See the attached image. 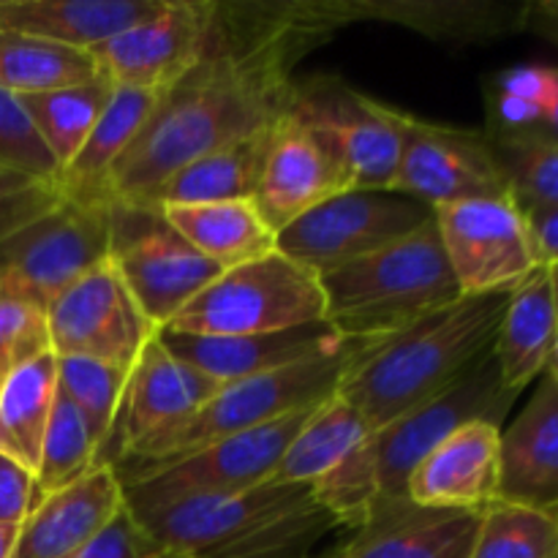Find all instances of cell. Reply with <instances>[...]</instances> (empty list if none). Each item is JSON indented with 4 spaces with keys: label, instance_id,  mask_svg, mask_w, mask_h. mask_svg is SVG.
<instances>
[{
    "label": "cell",
    "instance_id": "cell-1",
    "mask_svg": "<svg viewBox=\"0 0 558 558\" xmlns=\"http://www.w3.org/2000/svg\"><path fill=\"white\" fill-rule=\"evenodd\" d=\"M316 47L259 3H216L210 49L158 98L107 178V202H145L178 169L267 129L292 104V65Z\"/></svg>",
    "mask_w": 558,
    "mask_h": 558
},
{
    "label": "cell",
    "instance_id": "cell-2",
    "mask_svg": "<svg viewBox=\"0 0 558 558\" xmlns=\"http://www.w3.org/2000/svg\"><path fill=\"white\" fill-rule=\"evenodd\" d=\"M510 294L461 298L396 336L368 343L343 374L338 396L371 434L434 401L494 354Z\"/></svg>",
    "mask_w": 558,
    "mask_h": 558
},
{
    "label": "cell",
    "instance_id": "cell-3",
    "mask_svg": "<svg viewBox=\"0 0 558 558\" xmlns=\"http://www.w3.org/2000/svg\"><path fill=\"white\" fill-rule=\"evenodd\" d=\"M518 392L507 390L494 354L434 401L374 430L347 461L314 485L341 526L357 529L379 501L407 499V483L434 447L469 423H505Z\"/></svg>",
    "mask_w": 558,
    "mask_h": 558
},
{
    "label": "cell",
    "instance_id": "cell-4",
    "mask_svg": "<svg viewBox=\"0 0 558 558\" xmlns=\"http://www.w3.org/2000/svg\"><path fill=\"white\" fill-rule=\"evenodd\" d=\"M131 512L161 554L194 558H305L341 526L314 485L287 483Z\"/></svg>",
    "mask_w": 558,
    "mask_h": 558
},
{
    "label": "cell",
    "instance_id": "cell-5",
    "mask_svg": "<svg viewBox=\"0 0 558 558\" xmlns=\"http://www.w3.org/2000/svg\"><path fill=\"white\" fill-rule=\"evenodd\" d=\"M319 283L327 325L365 343L396 336L461 300L436 218L365 259L325 272Z\"/></svg>",
    "mask_w": 558,
    "mask_h": 558
},
{
    "label": "cell",
    "instance_id": "cell-6",
    "mask_svg": "<svg viewBox=\"0 0 558 558\" xmlns=\"http://www.w3.org/2000/svg\"><path fill=\"white\" fill-rule=\"evenodd\" d=\"M365 347H368L365 341H352L332 354H322V357L270 371V374L229 381L180 428L169 430L167 436L150 441L134 456L123 458L114 472L118 477H125V474L142 472V469L161 466V463L202 450L218 439L262 428V425L289 417L300 409L319 407L322 401L336 396L343 374L352 368Z\"/></svg>",
    "mask_w": 558,
    "mask_h": 558
},
{
    "label": "cell",
    "instance_id": "cell-7",
    "mask_svg": "<svg viewBox=\"0 0 558 558\" xmlns=\"http://www.w3.org/2000/svg\"><path fill=\"white\" fill-rule=\"evenodd\" d=\"M325 322L319 278L281 251L223 270L167 330L191 336H262ZM163 330V327H161Z\"/></svg>",
    "mask_w": 558,
    "mask_h": 558
},
{
    "label": "cell",
    "instance_id": "cell-8",
    "mask_svg": "<svg viewBox=\"0 0 558 558\" xmlns=\"http://www.w3.org/2000/svg\"><path fill=\"white\" fill-rule=\"evenodd\" d=\"M107 259L156 330L223 272L191 248L158 207L142 202H109Z\"/></svg>",
    "mask_w": 558,
    "mask_h": 558
},
{
    "label": "cell",
    "instance_id": "cell-9",
    "mask_svg": "<svg viewBox=\"0 0 558 558\" xmlns=\"http://www.w3.org/2000/svg\"><path fill=\"white\" fill-rule=\"evenodd\" d=\"M434 221V207L396 189H349L276 234V248L316 278L365 259Z\"/></svg>",
    "mask_w": 558,
    "mask_h": 558
},
{
    "label": "cell",
    "instance_id": "cell-10",
    "mask_svg": "<svg viewBox=\"0 0 558 558\" xmlns=\"http://www.w3.org/2000/svg\"><path fill=\"white\" fill-rule=\"evenodd\" d=\"M314 409H300L289 417L218 439L161 466L125 474L120 477L125 505L129 510H150L199 496L240 494L270 483L283 452Z\"/></svg>",
    "mask_w": 558,
    "mask_h": 558
},
{
    "label": "cell",
    "instance_id": "cell-11",
    "mask_svg": "<svg viewBox=\"0 0 558 558\" xmlns=\"http://www.w3.org/2000/svg\"><path fill=\"white\" fill-rule=\"evenodd\" d=\"M109 202L65 199L0 240V292L47 311L71 283L107 262Z\"/></svg>",
    "mask_w": 558,
    "mask_h": 558
},
{
    "label": "cell",
    "instance_id": "cell-12",
    "mask_svg": "<svg viewBox=\"0 0 558 558\" xmlns=\"http://www.w3.org/2000/svg\"><path fill=\"white\" fill-rule=\"evenodd\" d=\"M434 218L461 298L515 292L539 267L526 218L510 196L436 207Z\"/></svg>",
    "mask_w": 558,
    "mask_h": 558
},
{
    "label": "cell",
    "instance_id": "cell-13",
    "mask_svg": "<svg viewBox=\"0 0 558 558\" xmlns=\"http://www.w3.org/2000/svg\"><path fill=\"white\" fill-rule=\"evenodd\" d=\"M47 332L54 357H87L131 371L156 327L107 259L49 305Z\"/></svg>",
    "mask_w": 558,
    "mask_h": 558
},
{
    "label": "cell",
    "instance_id": "cell-14",
    "mask_svg": "<svg viewBox=\"0 0 558 558\" xmlns=\"http://www.w3.org/2000/svg\"><path fill=\"white\" fill-rule=\"evenodd\" d=\"M216 0H167L158 14L90 49L96 71L112 87L167 93L207 54Z\"/></svg>",
    "mask_w": 558,
    "mask_h": 558
},
{
    "label": "cell",
    "instance_id": "cell-15",
    "mask_svg": "<svg viewBox=\"0 0 558 558\" xmlns=\"http://www.w3.org/2000/svg\"><path fill=\"white\" fill-rule=\"evenodd\" d=\"M352 189V172L332 136L292 107L270 129L254 205L272 232H281L322 202Z\"/></svg>",
    "mask_w": 558,
    "mask_h": 558
},
{
    "label": "cell",
    "instance_id": "cell-16",
    "mask_svg": "<svg viewBox=\"0 0 558 558\" xmlns=\"http://www.w3.org/2000/svg\"><path fill=\"white\" fill-rule=\"evenodd\" d=\"M289 107L332 136L352 172V189H392L401 163L403 112L332 76L294 82Z\"/></svg>",
    "mask_w": 558,
    "mask_h": 558
},
{
    "label": "cell",
    "instance_id": "cell-17",
    "mask_svg": "<svg viewBox=\"0 0 558 558\" xmlns=\"http://www.w3.org/2000/svg\"><path fill=\"white\" fill-rule=\"evenodd\" d=\"M392 189L445 207L469 199L510 196L488 136L480 131L425 123L403 112L401 163Z\"/></svg>",
    "mask_w": 558,
    "mask_h": 558
},
{
    "label": "cell",
    "instance_id": "cell-18",
    "mask_svg": "<svg viewBox=\"0 0 558 558\" xmlns=\"http://www.w3.org/2000/svg\"><path fill=\"white\" fill-rule=\"evenodd\" d=\"M158 332V330H156ZM223 385L174 357L158 336L147 341L125 381L123 403L109 441L98 456V466H118L150 441L180 428L199 412Z\"/></svg>",
    "mask_w": 558,
    "mask_h": 558
},
{
    "label": "cell",
    "instance_id": "cell-19",
    "mask_svg": "<svg viewBox=\"0 0 558 558\" xmlns=\"http://www.w3.org/2000/svg\"><path fill=\"white\" fill-rule=\"evenodd\" d=\"M156 336L174 357L194 365L218 385L289 368L352 343L349 338L338 336L327 322L281 332H262V336H191L167 327Z\"/></svg>",
    "mask_w": 558,
    "mask_h": 558
},
{
    "label": "cell",
    "instance_id": "cell-20",
    "mask_svg": "<svg viewBox=\"0 0 558 558\" xmlns=\"http://www.w3.org/2000/svg\"><path fill=\"white\" fill-rule=\"evenodd\" d=\"M485 512L379 501L330 558H472Z\"/></svg>",
    "mask_w": 558,
    "mask_h": 558
},
{
    "label": "cell",
    "instance_id": "cell-21",
    "mask_svg": "<svg viewBox=\"0 0 558 558\" xmlns=\"http://www.w3.org/2000/svg\"><path fill=\"white\" fill-rule=\"evenodd\" d=\"M501 428L469 423L425 456L407 483V499L430 510L485 512L499 501Z\"/></svg>",
    "mask_w": 558,
    "mask_h": 558
},
{
    "label": "cell",
    "instance_id": "cell-22",
    "mask_svg": "<svg viewBox=\"0 0 558 558\" xmlns=\"http://www.w3.org/2000/svg\"><path fill=\"white\" fill-rule=\"evenodd\" d=\"M125 507L114 466H96L76 483L41 496L16 534L14 558H65L104 532Z\"/></svg>",
    "mask_w": 558,
    "mask_h": 558
},
{
    "label": "cell",
    "instance_id": "cell-23",
    "mask_svg": "<svg viewBox=\"0 0 558 558\" xmlns=\"http://www.w3.org/2000/svg\"><path fill=\"white\" fill-rule=\"evenodd\" d=\"M499 501L558 507V374L545 371L523 412L501 430Z\"/></svg>",
    "mask_w": 558,
    "mask_h": 558
},
{
    "label": "cell",
    "instance_id": "cell-24",
    "mask_svg": "<svg viewBox=\"0 0 558 558\" xmlns=\"http://www.w3.org/2000/svg\"><path fill=\"white\" fill-rule=\"evenodd\" d=\"M167 0H0V27L90 52L163 9Z\"/></svg>",
    "mask_w": 558,
    "mask_h": 558
},
{
    "label": "cell",
    "instance_id": "cell-25",
    "mask_svg": "<svg viewBox=\"0 0 558 558\" xmlns=\"http://www.w3.org/2000/svg\"><path fill=\"white\" fill-rule=\"evenodd\" d=\"M556 347L558 311L554 281L548 267H537L510 294L496 336L494 357L507 390L521 396L537 376L548 371Z\"/></svg>",
    "mask_w": 558,
    "mask_h": 558
},
{
    "label": "cell",
    "instance_id": "cell-26",
    "mask_svg": "<svg viewBox=\"0 0 558 558\" xmlns=\"http://www.w3.org/2000/svg\"><path fill=\"white\" fill-rule=\"evenodd\" d=\"M526 3L512 0H357L360 20L412 27L450 44H483L523 27Z\"/></svg>",
    "mask_w": 558,
    "mask_h": 558
},
{
    "label": "cell",
    "instance_id": "cell-27",
    "mask_svg": "<svg viewBox=\"0 0 558 558\" xmlns=\"http://www.w3.org/2000/svg\"><path fill=\"white\" fill-rule=\"evenodd\" d=\"M158 210L191 248L221 270H232L276 251V232L251 199L163 205Z\"/></svg>",
    "mask_w": 558,
    "mask_h": 558
},
{
    "label": "cell",
    "instance_id": "cell-28",
    "mask_svg": "<svg viewBox=\"0 0 558 558\" xmlns=\"http://www.w3.org/2000/svg\"><path fill=\"white\" fill-rule=\"evenodd\" d=\"M161 96L114 87L107 109L96 120L87 140L82 142L80 153L60 169L58 189L65 199L107 202L104 189H107L109 172L136 140Z\"/></svg>",
    "mask_w": 558,
    "mask_h": 558
},
{
    "label": "cell",
    "instance_id": "cell-29",
    "mask_svg": "<svg viewBox=\"0 0 558 558\" xmlns=\"http://www.w3.org/2000/svg\"><path fill=\"white\" fill-rule=\"evenodd\" d=\"M276 123V120H272ZM256 131L234 145L202 156L189 167L178 169L169 180H163L142 205H207V202H254L259 185L262 167H265L270 129Z\"/></svg>",
    "mask_w": 558,
    "mask_h": 558
},
{
    "label": "cell",
    "instance_id": "cell-30",
    "mask_svg": "<svg viewBox=\"0 0 558 558\" xmlns=\"http://www.w3.org/2000/svg\"><path fill=\"white\" fill-rule=\"evenodd\" d=\"M58 396V357L52 352L16 368L0 385V452L36 474L44 434Z\"/></svg>",
    "mask_w": 558,
    "mask_h": 558
},
{
    "label": "cell",
    "instance_id": "cell-31",
    "mask_svg": "<svg viewBox=\"0 0 558 558\" xmlns=\"http://www.w3.org/2000/svg\"><path fill=\"white\" fill-rule=\"evenodd\" d=\"M368 436L371 428L365 420L336 392L308 414L270 483L316 485L341 466Z\"/></svg>",
    "mask_w": 558,
    "mask_h": 558
},
{
    "label": "cell",
    "instance_id": "cell-32",
    "mask_svg": "<svg viewBox=\"0 0 558 558\" xmlns=\"http://www.w3.org/2000/svg\"><path fill=\"white\" fill-rule=\"evenodd\" d=\"M112 93L114 87L98 74L96 80L82 82V85L20 96L33 129L58 161V169H63L80 153L82 142L87 140L96 120L107 109Z\"/></svg>",
    "mask_w": 558,
    "mask_h": 558
},
{
    "label": "cell",
    "instance_id": "cell-33",
    "mask_svg": "<svg viewBox=\"0 0 558 558\" xmlns=\"http://www.w3.org/2000/svg\"><path fill=\"white\" fill-rule=\"evenodd\" d=\"M96 76V63L87 52L0 27V90L27 96L82 85Z\"/></svg>",
    "mask_w": 558,
    "mask_h": 558
},
{
    "label": "cell",
    "instance_id": "cell-34",
    "mask_svg": "<svg viewBox=\"0 0 558 558\" xmlns=\"http://www.w3.org/2000/svg\"><path fill=\"white\" fill-rule=\"evenodd\" d=\"M521 210L558 205V142L534 131H485Z\"/></svg>",
    "mask_w": 558,
    "mask_h": 558
},
{
    "label": "cell",
    "instance_id": "cell-35",
    "mask_svg": "<svg viewBox=\"0 0 558 558\" xmlns=\"http://www.w3.org/2000/svg\"><path fill=\"white\" fill-rule=\"evenodd\" d=\"M98 466V441L80 409L58 390L36 469L38 499L76 483Z\"/></svg>",
    "mask_w": 558,
    "mask_h": 558
},
{
    "label": "cell",
    "instance_id": "cell-36",
    "mask_svg": "<svg viewBox=\"0 0 558 558\" xmlns=\"http://www.w3.org/2000/svg\"><path fill=\"white\" fill-rule=\"evenodd\" d=\"M472 558H558L556 515L496 501L485 510Z\"/></svg>",
    "mask_w": 558,
    "mask_h": 558
},
{
    "label": "cell",
    "instance_id": "cell-37",
    "mask_svg": "<svg viewBox=\"0 0 558 558\" xmlns=\"http://www.w3.org/2000/svg\"><path fill=\"white\" fill-rule=\"evenodd\" d=\"M131 371L87 357H58V390L74 403L98 441V456L109 441L123 403Z\"/></svg>",
    "mask_w": 558,
    "mask_h": 558
},
{
    "label": "cell",
    "instance_id": "cell-38",
    "mask_svg": "<svg viewBox=\"0 0 558 558\" xmlns=\"http://www.w3.org/2000/svg\"><path fill=\"white\" fill-rule=\"evenodd\" d=\"M0 169L58 183V161L33 129L20 96L0 90Z\"/></svg>",
    "mask_w": 558,
    "mask_h": 558
},
{
    "label": "cell",
    "instance_id": "cell-39",
    "mask_svg": "<svg viewBox=\"0 0 558 558\" xmlns=\"http://www.w3.org/2000/svg\"><path fill=\"white\" fill-rule=\"evenodd\" d=\"M44 352H49L47 311L20 294L0 292V385Z\"/></svg>",
    "mask_w": 558,
    "mask_h": 558
},
{
    "label": "cell",
    "instance_id": "cell-40",
    "mask_svg": "<svg viewBox=\"0 0 558 558\" xmlns=\"http://www.w3.org/2000/svg\"><path fill=\"white\" fill-rule=\"evenodd\" d=\"M63 202L58 183L0 169V240Z\"/></svg>",
    "mask_w": 558,
    "mask_h": 558
},
{
    "label": "cell",
    "instance_id": "cell-41",
    "mask_svg": "<svg viewBox=\"0 0 558 558\" xmlns=\"http://www.w3.org/2000/svg\"><path fill=\"white\" fill-rule=\"evenodd\" d=\"M161 548L153 543L150 534L142 529V523L136 521L134 512L129 510V505L118 512L112 523L104 529L98 537H93L90 543L82 545L80 550H74L65 558H158Z\"/></svg>",
    "mask_w": 558,
    "mask_h": 558
},
{
    "label": "cell",
    "instance_id": "cell-42",
    "mask_svg": "<svg viewBox=\"0 0 558 558\" xmlns=\"http://www.w3.org/2000/svg\"><path fill=\"white\" fill-rule=\"evenodd\" d=\"M36 501V474L0 452V526H22Z\"/></svg>",
    "mask_w": 558,
    "mask_h": 558
},
{
    "label": "cell",
    "instance_id": "cell-43",
    "mask_svg": "<svg viewBox=\"0 0 558 558\" xmlns=\"http://www.w3.org/2000/svg\"><path fill=\"white\" fill-rule=\"evenodd\" d=\"M539 267H558V205L521 210Z\"/></svg>",
    "mask_w": 558,
    "mask_h": 558
},
{
    "label": "cell",
    "instance_id": "cell-44",
    "mask_svg": "<svg viewBox=\"0 0 558 558\" xmlns=\"http://www.w3.org/2000/svg\"><path fill=\"white\" fill-rule=\"evenodd\" d=\"M521 31H532L534 36L548 38L550 44L558 47V0H532V3H526Z\"/></svg>",
    "mask_w": 558,
    "mask_h": 558
},
{
    "label": "cell",
    "instance_id": "cell-45",
    "mask_svg": "<svg viewBox=\"0 0 558 558\" xmlns=\"http://www.w3.org/2000/svg\"><path fill=\"white\" fill-rule=\"evenodd\" d=\"M532 131H534V134H543V136H548V140L558 142V98H556L554 107H550L548 112L539 118V123L534 125Z\"/></svg>",
    "mask_w": 558,
    "mask_h": 558
},
{
    "label": "cell",
    "instance_id": "cell-46",
    "mask_svg": "<svg viewBox=\"0 0 558 558\" xmlns=\"http://www.w3.org/2000/svg\"><path fill=\"white\" fill-rule=\"evenodd\" d=\"M20 526H0V558H14Z\"/></svg>",
    "mask_w": 558,
    "mask_h": 558
},
{
    "label": "cell",
    "instance_id": "cell-47",
    "mask_svg": "<svg viewBox=\"0 0 558 558\" xmlns=\"http://www.w3.org/2000/svg\"><path fill=\"white\" fill-rule=\"evenodd\" d=\"M550 270V281H554V292H556V311H558V267H548Z\"/></svg>",
    "mask_w": 558,
    "mask_h": 558
},
{
    "label": "cell",
    "instance_id": "cell-48",
    "mask_svg": "<svg viewBox=\"0 0 558 558\" xmlns=\"http://www.w3.org/2000/svg\"><path fill=\"white\" fill-rule=\"evenodd\" d=\"M158 558H194V556H174V554H161Z\"/></svg>",
    "mask_w": 558,
    "mask_h": 558
},
{
    "label": "cell",
    "instance_id": "cell-49",
    "mask_svg": "<svg viewBox=\"0 0 558 558\" xmlns=\"http://www.w3.org/2000/svg\"><path fill=\"white\" fill-rule=\"evenodd\" d=\"M550 512H554V515H556V521H558V507H556V510H550Z\"/></svg>",
    "mask_w": 558,
    "mask_h": 558
}]
</instances>
